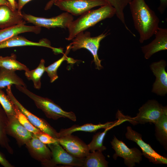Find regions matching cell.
Listing matches in <instances>:
<instances>
[{"label": "cell", "mask_w": 167, "mask_h": 167, "mask_svg": "<svg viewBox=\"0 0 167 167\" xmlns=\"http://www.w3.org/2000/svg\"><path fill=\"white\" fill-rule=\"evenodd\" d=\"M129 5L139 41L142 43L154 34L159 28V19L144 0H132Z\"/></svg>", "instance_id": "cell-1"}, {"label": "cell", "mask_w": 167, "mask_h": 167, "mask_svg": "<svg viewBox=\"0 0 167 167\" xmlns=\"http://www.w3.org/2000/svg\"><path fill=\"white\" fill-rule=\"evenodd\" d=\"M115 14V8L108 3L97 9L88 11L70 23L67 28L68 35L66 39L68 41L73 40L79 33L104 19L113 17Z\"/></svg>", "instance_id": "cell-2"}, {"label": "cell", "mask_w": 167, "mask_h": 167, "mask_svg": "<svg viewBox=\"0 0 167 167\" xmlns=\"http://www.w3.org/2000/svg\"><path fill=\"white\" fill-rule=\"evenodd\" d=\"M139 113L134 117L124 115L119 110L116 118L126 120L133 125L147 123H155L165 113L167 112V106H163L155 100L148 101L139 109Z\"/></svg>", "instance_id": "cell-3"}, {"label": "cell", "mask_w": 167, "mask_h": 167, "mask_svg": "<svg viewBox=\"0 0 167 167\" xmlns=\"http://www.w3.org/2000/svg\"><path fill=\"white\" fill-rule=\"evenodd\" d=\"M16 88L32 99L37 107L41 109L49 118L57 120L61 118H67L75 122L76 117L72 111L67 112L51 100L38 96L30 91L26 87L15 85Z\"/></svg>", "instance_id": "cell-4"}, {"label": "cell", "mask_w": 167, "mask_h": 167, "mask_svg": "<svg viewBox=\"0 0 167 167\" xmlns=\"http://www.w3.org/2000/svg\"><path fill=\"white\" fill-rule=\"evenodd\" d=\"M107 35V33H102L95 37H91L89 32H81L78 33L70 43L71 49L75 51L78 49L84 48L89 50L93 57L96 69L99 70L103 68L101 64V60L99 59L98 54L100 42Z\"/></svg>", "instance_id": "cell-5"}, {"label": "cell", "mask_w": 167, "mask_h": 167, "mask_svg": "<svg viewBox=\"0 0 167 167\" xmlns=\"http://www.w3.org/2000/svg\"><path fill=\"white\" fill-rule=\"evenodd\" d=\"M107 4L104 0H58L54 5L72 15L78 16L93 8Z\"/></svg>", "instance_id": "cell-6"}, {"label": "cell", "mask_w": 167, "mask_h": 167, "mask_svg": "<svg viewBox=\"0 0 167 167\" xmlns=\"http://www.w3.org/2000/svg\"><path fill=\"white\" fill-rule=\"evenodd\" d=\"M110 143L115 151L113 155L115 160L118 157H122L124 164L128 167H133L136 163L139 164L142 161V152L137 148H128L123 142L118 140L115 136Z\"/></svg>", "instance_id": "cell-7"}, {"label": "cell", "mask_w": 167, "mask_h": 167, "mask_svg": "<svg viewBox=\"0 0 167 167\" xmlns=\"http://www.w3.org/2000/svg\"><path fill=\"white\" fill-rule=\"evenodd\" d=\"M22 15L25 21L32 23L36 26L48 29L57 27L67 28L74 19L72 15L67 12L50 18L37 17L26 14Z\"/></svg>", "instance_id": "cell-8"}, {"label": "cell", "mask_w": 167, "mask_h": 167, "mask_svg": "<svg viewBox=\"0 0 167 167\" xmlns=\"http://www.w3.org/2000/svg\"><path fill=\"white\" fill-rule=\"evenodd\" d=\"M6 87V90L7 95L12 103L17 107L33 126L42 132L49 135L55 138H59L58 133L46 121L37 117L30 112L17 100L12 92L11 86H9Z\"/></svg>", "instance_id": "cell-9"}, {"label": "cell", "mask_w": 167, "mask_h": 167, "mask_svg": "<svg viewBox=\"0 0 167 167\" xmlns=\"http://www.w3.org/2000/svg\"><path fill=\"white\" fill-rule=\"evenodd\" d=\"M126 138L135 142L139 147L142 153L150 162L155 164H167V158L157 152L142 139V135L132 129L130 126L126 127Z\"/></svg>", "instance_id": "cell-10"}, {"label": "cell", "mask_w": 167, "mask_h": 167, "mask_svg": "<svg viewBox=\"0 0 167 167\" xmlns=\"http://www.w3.org/2000/svg\"><path fill=\"white\" fill-rule=\"evenodd\" d=\"M52 152L49 165L61 164L68 166L83 167L84 158H78L71 154L59 143L48 144Z\"/></svg>", "instance_id": "cell-11"}, {"label": "cell", "mask_w": 167, "mask_h": 167, "mask_svg": "<svg viewBox=\"0 0 167 167\" xmlns=\"http://www.w3.org/2000/svg\"><path fill=\"white\" fill-rule=\"evenodd\" d=\"M59 144L69 153L78 158H84L89 153L88 145L78 137L71 134L58 139Z\"/></svg>", "instance_id": "cell-12"}, {"label": "cell", "mask_w": 167, "mask_h": 167, "mask_svg": "<svg viewBox=\"0 0 167 167\" xmlns=\"http://www.w3.org/2000/svg\"><path fill=\"white\" fill-rule=\"evenodd\" d=\"M166 62L162 59L152 63L151 70L156 77L153 85L152 92L158 95L163 96L167 93V73L165 70Z\"/></svg>", "instance_id": "cell-13"}, {"label": "cell", "mask_w": 167, "mask_h": 167, "mask_svg": "<svg viewBox=\"0 0 167 167\" xmlns=\"http://www.w3.org/2000/svg\"><path fill=\"white\" fill-rule=\"evenodd\" d=\"M154 35L155 38L151 42L141 47L147 59L155 53L167 49V29L159 27Z\"/></svg>", "instance_id": "cell-14"}, {"label": "cell", "mask_w": 167, "mask_h": 167, "mask_svg": "<svg viewBox=\"0 0 167 167\" xmlns=\"http://www.w3.org/2000/svg\"><path fill=\"white\" fill-rule=\"evenodd\" d=\"M27 46H35L45 47L50 48L56 53L62 52V49L54 48L46 39H42L39 42H34L28 40L24 37L16 35L0 43V49L6 48Z\"/></svg>", "instance_id": "cell-15"}, {"label": "cell", "mask_w": 167, "mask_h": 167, "mask_svg": "<svg viewBox=\"0 0 167 167\" xmlns=\"http://www.w3.org/2000/svg\"><path fill=\"white\" fill-rule=\"evenodd\" d=\"M118 120L113 122H109L104 124H93L92 123H87L79 126L75 125L66 129H61L59 132V138L66 135L71 134L73 132L77 131L87 132H94L101 129H106L113 126H118L125 122V120L120 118Z\"/></svg>", "instance_id": "cell-16"}, {"label": "cell", "mask_w": 167, "mask_h": 167, "mask_svg": "<svg viewBox=\"0 0 167 167\" xmlns=\"http://www.w3.org/2000/svg\"><path fill=\"white\" fill-rule=\"evenodd\" d=\"M25 21L22 13L5 5H0V29L20 24Z\"/></svg>", "instance_id": "cell-17"}, {"label": "cell", "mask_w": 167, "mask_h": 167, "mask_svg": "<svg viewBox=\"0 0 167 167\" xmlns=\"http://www.w3.org/2000/svg\"><path fill=\"white\" fill-rule=\"evenodd\" d=\"M25 24V21H24L13 26L0 29V43L21 33L32 32L38 34L40 32L41 27L36 25H26Z\"/></svg>", "instance_id": "cell-18"}, {"label": "cell", "mask_w": 167, "mask_h": 167, "mask_svg": "<svg viewBox=\"0 0 167 167\" xmlns=\"http://www.w3.org/2000/svg\"><path fill=\"white\" fill-rule=\"evenodd\" d=\"M6 128V134H13L22 142L26 143L32 138L33 134L29 131L19 122L15 117L8 118Z\"/></svg>", "instance_id": "cell-19"}, {"label": "cell", "mask_w": 167, "mask_h": 167, "mask_svg": "<svg viewBox=\"0 0 167 167\" xmlns=\"http://www.w3.org/2000/svg\"><path fill=\"white\" fill-rule=\"evenodd\" d=\"M26 143L34 152L39 155L45 164L49 165L52 158L51 152L36 135L33 134L32 138Z\"/></svg>", "instance_id": "cell-20"}, {"label": "cell", "mask_w": 167, "mask_h": 167, "mask_svg": "<svg viewBox=\"0 0 167 167\" xmlns=\"http://www.w3.org/2000/svg\"><path fill=\"white\" fill-rule=\"evenodd\" d=\"M15 71L0 67V89L12 84L26 87V85L24 81Z\"/></svg>", "instance_id": "cell-21"}, {"label": "cell", "mask_w": 167, "mask_h": 167, "mask_svg": "<svg viewBox=\"0 0 167 167\" xmlns=\"http://www.w3.org/2000/svg\"><path fill=\"white\" fill-rule=\"evenodd\" d=\"M156 138L167 150V112L165 113L154 124Z\"/></svg>", "instance_id": "cell-22"}, {"label": "cell", "mask_w": 167, "mask_h": 167, "mask_svg": "<svg viewBox=\"0 0 167 167\" xmlns=\"http://www.w3.org/2000/svg\"><path fill=\"white\" fill-rule=\"evenodd\" d=\"M71 49V45H70L66 47V50L62 57L52 64L45 67L46 71L50 78V82L53 83L58 78L57 70L62 62L66 60L69 63H74L76 62L75 60L71 58H68L67 55Z\"/></svg>", "instance_id": "cell-23"}, {"label": "cell", "mask_w": 167, "mask_h": 167, "mask_svg": "<svg viewBox=\"0 0 167 167\" xmlns=\"http://www.w3.org/2000/svg\"><path fill=\"white\" fill-rule=\"evenodd\" d=\"M108 163L102 152L96 151L84 158L83 167H107Z\"/></svg>", "instance_id": "cell-24"}, {"label": "cell", "mask_w": 167, "mask_h": 167, "mask_svg": "<svg viewBox=\"0 0 167 167\" xmlns=\"http://www.w3.org/2000/svg\"><path fill=\"white\" fill-rule=\"evenodd\" d=\"M45 61L42 59L38 66L35 69L25 71V75L28 80H32L35 89H39L41 87V77L45 71Z\"/></svg>", "instance_id": "cell-25"}, {"label": "cell", "mask_w": 167, "mask_h": 167, "mask_svg": "<svg viewBox=\"0 0 167 167\" xmlns=\"http://www.w3.org/2000/svg\"><path fill=\"white\" fill-rule=\"evenodd\" d=\"M0 67L14 71L29 70L26 65L17 60L16 56L14 54L9 56L0 57Z\"/></svg>", "instance_id": "cell-26"}, {"label": "cell", "mask_w": 167, "mask_h": 167, "mask_svg": "<svg viewBox=\"0 0 167 167\" xmlns=\"http://www.w3.org/2000/svg\"><path fill=\"white\" fill-rule=\"evenodd\" d=\"M8 121L7 115L0 104V145L10 152L11 148L6 131Z\"/></svg>", "instance_id": "cell-27"}, {"label": "cell", "mask_w": 167, "mask_h": 167, "mask_svg": "<svg viewBox=\"0 0 167 167\" xmlns=\"http://www.w3.org/2000/svg\"><path fill=\"white\" fill-rule=\"evenodd\" d=\"M115 126L114 125L106 128L103 132H98L94 135L92 141L88 144L89 151L92 152L96 151H99L102 152L105 150L106 148L103 145L105 136L109 130Z\"/></svg>", "instance_id": "cell-28"}, {"label": "cell", "mask_w": 167, "mask_h": 167, "mask_svg": "<svg viewBox=\"0 0 167 167\" xmlns=\"http://www.w3.org/2000/svg\"><path fill=\"white\" fill-rule=\"evenodd\" d=\"M14 105L15 113V117L20 123L33 134L36 135L40 134L42 131L33 126L17 107L14 104Z\"/></svg>", "instance_id": "cell-29"}, {"label": "cell", "mask_w": 167, "mask_h": 167, "mask_svg": "<svg viewBox=\"0 0 167 167\" xmlns=\"http://www.w3.org/2000/svg\"><path fill=\"white\" fill-rule=\"evenodd\" d=\"M58 0H50L51 2L54 3ZM112 6L115 9V15L118 19L124 17V10L132 0H104Z\"/></svg>", "instance_id": "cell-30"}, {"label": "cell", "mask_w": 167, "mask_h": 167, "mask_svg": "<svg viewBox=\"0 0 167 167\" xmlns=\"http://www.w3.org/2000/svg\"><path fill=\"white\" fill-rule=\"evenodd\" d=\"M0 104L8 118L15 116L14 104L1 89H0Z\"/></svg>", "instance_id": "cell-31"}, {"label": "cell", "mask_w": 167, "mask_h": 167, "mask_svg": "<svg viewBox=\"0 0 167 167\" xmlns=\"http://www.w3.org/2000/svg\"><path fill=\"white\" fill-rule=\"evenodd\" d=\"M36 135L40 141L45 144L58 143V139L55 138L43 132Z\"/></svg>", "instance_id": "cell-32"}, {"label": "cell", "mask_w": 167, "mask_h": 167, "mask_svg": "<svg viewBox=\"0 0 167 167\" xmlns=\"http://www.w3.org/2000/svg\"><path fill=\"white\" fill-rule=\"evenodd\" d=\"M160 5L157 9L161 14L165 12L167 7V0H160Z\"/></svg>", "instance_id": "cell-33"}, {"label": "cell", "mask_w": 167, "mask_h": 167, "mask_svg": "<svg viewBox=\"0 0 167 167\" xmlns=\"http://www.w3.org/2000/svg\"><path fill=\"white\" fill-rule=\"evenodd\" d=\"M0 164L5 167H12V165L6 159L3 155L0 152Z\"/></svg>", "instance_id": "cell-34"}, {"label": "cell", "mask_w": 167, "mask_h": 167, "mask_svg": "<svg viewBox=\"0 0 167 167\" xmlns=\"http://www.w3.org/2000/svg\"><path fill=\"white\" fill-rule=\"evenodd\" d=\"M32 0H18L17 11L21 12V10L24 5L28 2Z\"/></svg>", "instance_id": "cell-35"}, {"label": "cell", "mask_w": 167, "mask_h": 167, "mask_svg": "<svg viewBox=\"0 0 167 167\" xmlns=\"http://www.w3.org/2000/svg\"><path fill=\"white\" fill-rule=\"evenodd\" d=\"M10 4L14 10L17 9V3L15 2V0H7Z\"/></svg>", "instance_id": "cell-36"}, {"label": "cell", "mask_w": 167, "mask_h": 167, "mask_svg": "<svg viewBox=\"0 0 167 167\" xmlns=\"http://www.w3.org/2000/svg\"><path fill=\"white\" fill-rule=\"evenodd\" d=\"M6 5L10 8L12 10L15 11L14 10L10 4L7 0H0V5Z\"/></svg>", "instance_id": "cell-37"}]
</instances>
